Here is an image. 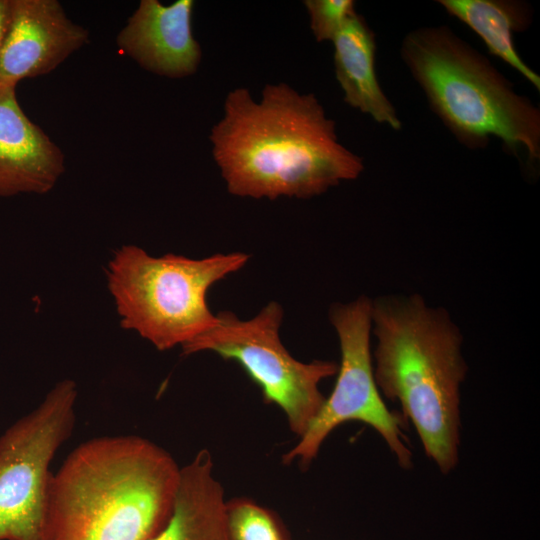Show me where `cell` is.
<instances>
[{
  "label": "cell",
  "instance_id": "obj_5",
  "mask_svg": "<svg viewBox=\"0 0 540 540\" xmlns=\"http://www.w3.org/2000/svg\"><path fill=\"white\" fill-rule=\"evenodd\" d=\"M249 257L243 252L153 257L138 246H122L107 268L121 326L160 351L187 344L217 323L207 303L209 289L243 268Z\"/></svg>",
  "mask_w": 540,
  "mask_h": 540
},
{
  "label": "cell",
  "instance_id": "obj_13",
  "mask_svg": "<svg viewBox=\"0 0 540 540\" xmlns=\"http://www.w3.org/2000/svg\"><path fill=\"white\" fill-rule=\"evenodd\" d=\"M332 42L335 75L344 101L377 123L400 130L402 122L376 75V39L365 19L354 14Z\"/></svg>",
  "mask_w": 540,
  "mask_h": 540
},
{
  "label": "cell",
  "instance_id": "obj_4",
  "mask_svg": "<svg viewBox=\"0 0 540 540\" xmlns=\"http://www.w3.org/2000/svg\"><path fill=\"white\" fill-rule=\"evenodd\" d=\"M400 56L431 110L469 149L498 138L528 167L540 161V110L448 26H424L403 38Z\"/></svg>",
  "mask_w": 540,
  "mask_h": 540
},
{
  "label": "cell",
  "instance_id": "obj_10",
  "mask_svg": "<svg viewBox=\"0 0 540 540\" xmlns=\"http://www.w3.org/2000/svg\"><path fill=\"white\" fill-rule=\"evenodd\" d=\"M193 8L192 0L167 6L158 0H141L117 35L118 47L154 74L169 78L194 74L202 52L193 35Z\"/></svg>",
  "mask_w": 540,
  "mask_h": 540
},
{
  "label": "cell",
  "instance_id": "obj_3",
  "mask_svg": "<svg viewBox=\"0 0 540 540\" xmlns=\"http://www.w3.org/2000/svg\"><path fill=\"white\" fill-rule=\"evenodd\" d=\"M371 334L380 394L400 404L425 454L448 474L458 463L460 387L468 369L460 328L419 294H386L372 299Z\"/></svg>",
  "mask_w": 540,
  "mask_h": 540
},
{
  "label": "cell",
  "instance_id": "obj_2",
  "mask_svg": "<svg viewBox=\"0 0 540 540\" xmlns=\"http://www.w3.org/2000/svg\"><path fill=\"white\" fill-rule=\"evenodd\" d=\"M179 474L145 438L90 439L51 473L39 540H148L171 513Z\"/></svg>",
  "mask_w": 540,
  "mask_h": 540
},
{
  "label": "cell",
  "instance_id": "obj_17",
  "mask_svg": "<svg viewBox=\"0 0 540 540\" xmlns=\"http://www.w3.org/2000/svg\"><path fill=\"white\" fill-rule=\"evenodd\" d=\"M11 13V0H0V52L7 33Z\"/></svg>",
  "mask_w": 540,
  "mask_h": 540
},
{
  "label": "cell",
  "instance_id": "obj_16",
  "mask_svg": "<svg viewBox=\"0 0 540 540\" xmlns=\"http://www.w3.org/2000/svg\"><path fill=\"white\" fill-rule=\"evenodd\" d=\"M304 5L318 42L332 41L348 19L357 13L353 0H306Z\"/></svg>",
  "mask_w": 540,
  "mask_h": 540
},
{
  "label": "cell",
  "instance_id": "obj_11",
  "mask_svg": "<svg viewBox=\"0 0 540 540\" xmlns=\"http://www.w3.org/2000/svg\"><path fill=\"white\" fill-rule=\"evenodd\" d=\"M64 170L62 150L24 113L15 86L0 84V196L47 193Z\"/></svg>",
  "mask_w": 540,
  "mask_h": 540
},
{
  "label": "cell",
  "instance_id": "obj_6",
  "mask_svg": "<svg viewBox=\"0 0 540 540\" xmlns=\"http://www.w3.org/2000/svg\"><path fill=\"white\" fill-rule=\"evenodd\" d=\"M217 319L212 328L183 345V353L209 351L238 363L264 400L281 408L291 431L302 436L324 403L319 385L336 375L338 364L305 363L288 352L280 339L283 309L277 302H269L247 320L230 311L219 312Z\"/></svg>",
  "mask_w": 540,
  "mask_h": 540
},
{
  "label": "cell",
  "instance_id": "obj_1",
  "mask_svg": "<svg viewBox=\"0 0 540 540\" xmlns=\"http://www.w3.org/2000/svg\"><path fill=\"white\" fill-rule=\"evenodd\" d=\"M210 140L229 193L240 197L311 198L364 170L315 95L285 83L267 84L260 101L246 88L229 92Z\"/></svg>",
  "mask_w": 540,
  "mask_h": 540
},
{
  "label": "cell",
  "instance_id": "obj_12",
  "mask_svg": "<svg viewBox=\"0 0 540 540\" xmlns=\"http://www.w3.org/2000/svg\"><path fill=\"white\" fill-rule=\"evenodd\" d=\"M213 468L207 449L180 467L171 513L148 540H229L227 501Z\"/></svg>",
  "mask_w": 540,
  "mask_h": 540
},
{
  "label": "cell",
  "instance_id": "obj_8",
  "mask_svg": "<svg viewBox=\"0 0 540 540\" xmlns=\"http://www.w3.org/2000/svg\"><path fill=\"white\" fill-rule=\"evenodd\" d=\"M77 386L58 382L0 436V540H39L50 463L75 426Z\"/></svg>",
  "mask_w": 540,
  "mask_h": 540
},
{
  "label": "cell",
  "instance_id": "obj_14",
  "mask_svg": "<svg viewBox=\"0 0 540 540\" xmlns=\"http://www.w3.org/2000/svg\"><path fill=\"white\" fill-rule=\"evenodd\" d=\"M445 11L473 30L488 51L506 62L538 91L540 76L520 57L514 33L528 29L533 19L529 3L519 0H438Z\"/></svg>",
  "mask_w": 540,
  "mask_h": 540
},
{
  "label": "cell",
  "instance_id": "obj_7",
  "mask_svg": "<svg viewBox=\"0 0 540 540\" xmlns=\"http://www.w3.org/2000/svg\"><path fill=\"white\" fill-rule=\"evenodd\" d=\"M371 306L372 299L364 295L331 306L329 320L341 354L336 383L299 441L283 455L284 464L297 460L301 467H308L335 428L348 421H360L380 434L401 467H411L412 452L403 433L406 421L388 409L374 378Z\"/></svg>",
  "mask_w": 540,
  "mask_h": 540
},
{
  "label": "cell",
  "instance_id": "obj_15",
  "mask_svg": "<svg viewBox=\"0 0 540 540\" xmlns=\"http://www.w3.org/2000/svg\"><path fill=\"white\" fill-rule=\"evenodd\" d=\"M229 540H287L276 517L247 498L227 501Z\"/></svg>",
  "mask_w": 540,
  "mask_h": 540
},
{
  "label": "cell",
  "instance_id": "obj_9",
  "mask_svg": "<svg viewBox=\"0 0 540 540\" xmlns=\"http://www.w3.org/2000/svg\"><path fill=\"white\" fill-rule=\"evenodd\" d=\"M89 39L86 28L72 22L57 0H11L10 20L0 52V84L57 68Z\"/></svg>",
  "mask_w": 540,
  "mask_h": 540
}]
</instances>
